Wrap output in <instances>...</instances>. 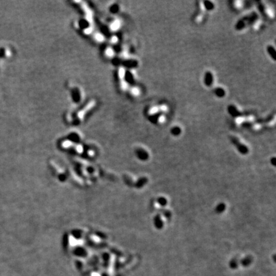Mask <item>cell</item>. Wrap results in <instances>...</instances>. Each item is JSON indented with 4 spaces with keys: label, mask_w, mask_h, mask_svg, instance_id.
<instances>
[{
    "label": "cell",
    "mask_w": 276,
    "mask_h": 276,
    "mask_svg": "<svg viewBox=\"0 0 276 276\" xmlns=\"http://www.w3.org/2000/svg\"><path fill=\"white\" fill-rule=\"evenodd\" d=\"M258 19V14L256 12H252L251 14L247 15L246 16L240 19L235 24V28L237 30L243 29L245 28H246L249 25L254 24Z\"/></svg>",
    "instance_id": "6da1fadb"
},
{
    "label": "cell",
    "mask_w": 276,
    "mask_h": 276,
    "mask_svg": "<svg viewBox=\"0 0 276 276\" xmlns=\"http://www.w3.org/2000/svg\"><path fill=\"white\" fill-rule=\"evenodd\" d=\"M229 139L232 144L235 146L238 152L240 154L247 155L249 153L248 147L245 145H244L242 143H241L239 138L235 137V136L232 135L229 137Z\"/></svg>",
    "instance_id": "7a4b0ae2"
},
{
    "label": "cell",
    "mask_w": 276,
    "mask_h": 276,
    "mask_svg": "<svg viewBox=\"0 0 276 276\" xmlns=\"http://www.w3.org/2000/svg\"><path fill=\"white\" fill-rule=\"evenodd\" d=\"M153 224L156 228L157 229H162L164 227V222L162 221L161 215L159 214H157L155 215L153 218Z\"/></svg>",
    "instance_id": "3957f363"
},
{
    "label": "cell",
    "mask_w": 276,
    "mask_h": 276,
    "mask_svg": "<svg viewBox=\"0 0 276 276\" xmlns=\"http://www.w3.org/2000/svg\"><path fill=\"white\" fill-rule=\"evenodd\" d=\"M135 153H136V156H137L139 159H140L141 161H145L148 159L149 154L146 150L141 149V148H139L136 150Z\"/></svg>",
    "instance_id": "277c9868"
},
{
    "label": "cell",
    "mask_w": 276,
    "mask_h": 276,
    "mask_svg": "<svg viewBox=\"0 0 276 276\" xmlns=\"http://www.w3.org/2000/svg\"><path fill=\"white\" fill-rule=\"evenodd\" d=\"M214 82V75L211 72L208 71L204 76V83L206 86H210Z\"/></svg>",
    "instance_id": "5b68a950"
},
{
    "label": "cell",
    "mask_w": 276,
    "mask_h": 276,
    "mask_svg": "<svg viewBox=\"0 0 276 276\" xmlns=\"http://www.w3.org/2000/svg\"><path fill=\"white\" fill-rule=\"evenodd\" d=\"M158 211H159L160 215L162 214L166 219H167L168 220L171 219L172 217V213L170 210L164 209V208H161V209H158Z\"/></svg>",
    "instance_id": "8992f818"
},
{
    "label": "cell",
    "mask_w": 276,
    "mask_h": 276,
    "mask_svg": "<svg viewBox=\"0 0 276 276\" xmlns=\"http://www.w3.org/2000/svg\"><path fill=\"white\" fill-rule=\"evenodd\" d=\"M226 206L224 203H219L218 205L215 207V212L218 214H220L224 212L226 210Z\"/></svg>",
    "instance_id": "52a82bcc"
},
{
    "label": "cell",
    "mask_w": 276,
    "mask_h": 276,
    "mask_svg": "<svg viewBox=\"0 0 276 276\" xmlns=\"http://www.w3.org/2000/svg\"><path fill=\"white\" fill-rule=\"evenodd\" d=\"M214 93L217 97L222 98L223 97L225 96L226 92L221 87H218V88H216L214 90Z\"/></svg>",
    "instance_id": "ba28073f"
},
{
    "label": "cell",
    "mask_w": 276,
    "mask_h": 276,
    "mask_svg": "<svg viewBox=\"0 0 276 276\" xmlns=\"http://www.w3.org/2000/svg\"><path fill=\"white\" fill-rule=\"evenodd\" d=\"M267 52L268 54L270 55V57L274 60H276V51L275 48L272 46V45H268L267 47Z\"/></svg>",
    "instance_id": "9c48e42d"
},
{
    "label": "cell",
    "mask_w": 276,
    "mask_h": 276,
    "mask_svg": "<svg viewBox=\"0 0 276 276\" xmlns=\"http://www.w3.org/2000/svg\"><path fill=\"white\" fill-rule=\"evenodd\" d=\"M228 111L230 115H232L233 116H239L240 115V113L237 110L236 107L233 106V105H229L228 107Z\"/></svg>",
    "instance_id": "30bf717a"
},
{
    "label": "cell",
    "mask_w": 276,
    "mask_h": 276,
    "mask_svg": "<svg viewBox=\"0 0 276 276\" xmlns=\"http://www.w3.org/2000/svg\"><path fill=\"white\" fill-rule=\"evenodd\" d=\"M157 203L161 207L164 208L168 204V200L165 197L163 196H161L157 199Z\"/></svg>",
    "instance_id": "8fae6325"
},
{
    "label": "cell",
    "mask_w": 276,
    "mask_h": 276,
    "mask_svg": "<svg viewBox=\"0 0 276 276\" xmlns=\"http://www.w3.org/2000/svg\"><path fill=\"white\" fill-rule=\"evenodd\" d=\"M147 181H148V180H147L146 178L142 177L138 180L137 182H136L135 186L138 188H141L143 186H145V185L147 183Z\"/></svg>",
    "instance_id": "7c38bea8"
},
{
    "label": "cell",
    "mask_w": 276,
    "mask_h": 276,
    "mask_svg": "<svg viewBox=\"0 0 276 276\" xmlns=\"http://www.w3.org/2000/svg\"><path fill=\"white\" fill-rule=\"evenodd\" d=\"M171 134L174 135V136H178V135H179L180 134H181V128L180 127H178V126H175V127H172V128L171 129Z\"/></svg>",
    "instance_id": "4fadbf2b"
},
{
    "label": "cell",
    "mask_w": 276,
    "mask_h": 276,
    "mask_svg": "<svg viewBox=\"0 0 276 276\" xmlns=\"http://www.w3.org/2000/svg\"><path fill=\"white\" fill-rule=\"evenodd\" d=\"M203 4H204V6H205V9L207 10H211L214 9V5L211 1H205L203 2Z\"/></svg>",
    "instance_id": "5bb4252c"
},
{
    "label": "cell",
    "mask_w": 276,
    "mask_h": 276,
    "mask_svg": "<svg viewBox=\"0 0 276 276\" xmlns=\"http://www.w3.org/2000/svg\"><path fill=\"white\" fill-rule=\"evenodd\" d=\"M120 26V22L118 20H115L114 22H112V24L110 26V28L113 31H116L118 29Z\"/></svg>",
    "instance_id": "9a60e30c"
},
{
    "label": "cell",
    "mask_w": 276,
    "mask_h": 276,
    "mask_svg": "<svg viewBox=\"0 0 276 276\" xmlns=\"http://www.w3.org/2000/svg\"><path fill=\"white\" fill-rule=\"evenodd\" d=\"M105 54H106L107 56L108 57H113V55H114V51H113L111 48H108L106 50H105Z\"/></svg>",
    "instance_id": "2e32d148"
},
{
    "label": "cell",
    "mask_w": 276,
    "mask_h": 276,
    "mask_svg": "<svg viewBox=\"0 0 276 276\" xmlns=\"http://www.w3.org/2000/svg\"><path fill=\"white\" fill-rule=\"evenodd\" d=\"M118 75H119L120 78H121V79H122V78L124 77L125 75V71L124 69H123V68H121V69H120Z\"/></svg>",
    "instance_id": "e0dca14e"
},
{
    "label": "cell",
    "mask_w": 276,
    "mask_h": 276,
    "mask_svg": "<svg viewBox=\"0 0 276 276\" xmlns=\"http://www.w3.org/2000/svg\"><path fill=\"white\" fill-rule=\"evenodd\" d=\"M251 257L247 256V257H246V258H245L244 259H243L242 263L244 265H247L248 263H249L251 262Z\"/></svg>",
    "instance_id": "ac0fdd59"
},
{
    "label": "cell",
    "mask_w": 276,
    "mask_h": 276,
    "mask_svg": "<svg viewBox=\"0 0 276 276\" xmlns=\"http://www.w3.org/2000/svg\"><path fill=\"white\" fill-rule=\"evenodd\" d=\"M95 37V39L99 42H103L104 40V37L103 35H100V34H96Z\"/></svg>",
    "instance_id": "d6986e66"
},
{
    "label": "cell",
    "mask_w": 276,
    "mask_h": 276,
    "mask_svg": "<svg viewBox=\"0 0 276 276\" xmlns=\"http://www.w3.org/2000/svg\"><path fill=\"white\" fill-rule=\"evenodd\" d=\"M131 92L134 95H138L139 93V90L138 88H133L131 90Z\"/></svg>",
    "instance_id": "ffe728a7"
},
{
    "label": "cell",
    "mask_w": 276,
    "mask_h": 276,
    "mask_svg": "<svg viewBox=\"0 0 276 276\" xmlns=\"http://www.w3.org/2000/svg\"><path fill=\"white\" fill-rule=\"evenodd\" d=\"M121 87H122L123 90H126L127 88V87H128L127 82H125V81H123V82H121Z\"/></svg>",
    "instance_id": "44dd1931"
},
{
    "label": "cell",
    "mask_w": 276,
    "mask_h": 276,
    "mask_svg": "<svg viewBox=\"0 0 276 276\" xmlns=\"http://www.w3.org/2000/svg\"><path fill=\"white\" fill-rule=\"evenodd\" d=\"M117 41H118V38L116 37H113L111 39V42L113 43H116L117 42Z\"/></svg>",
    "instance_id": "7402d4cb"
},
{
    "label": "cell",
    "mask_w": 276,
    "mask_h": 276,
    "mask_svg": "<svg viewBox=\"0 0 276 276\" xmlns=\"http://www.w3.org/2000/svg\"><path fill=\"white\" fill-rule=\"evenodd\" d=\"M270 163L273 166H275V157H273V158H271V159H270Z\"/></svg>",
    "instance_id": "603a6c76"
},
{
    "label": "cell",
    "mask_w": 276,
    "mask_h": 276,
    "mask_svg": "<svg viewBox=\"0 0 276 276\" xmlns=\"http://www.w3.org/2000/svg\"><path fill=\"white\" fill-rule=\"evenodd\" d=\"M91 32H92V29H91L90 28H88V29H85V33H86V34H89Z\"/></svg>",
    "instance_id": "cb8c5ba5"
}]
</instances>
